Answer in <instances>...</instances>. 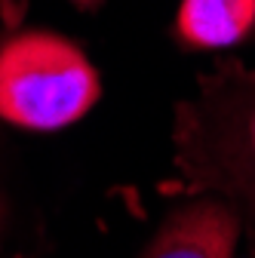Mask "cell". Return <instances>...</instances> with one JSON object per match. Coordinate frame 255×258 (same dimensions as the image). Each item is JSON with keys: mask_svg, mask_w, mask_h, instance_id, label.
Here are the masks:
<instances>
[{"mask_svg": "<svg viewBox=\"0 0 255 258\" xmlns=\"http://www.w3.org/2000/svg\"><path fill=\"white\" fill-rule=\"evenodd\" d=\"M255 28V0H181L178 37L197 49H225Z\"/></svg>", "mask_w": 255, "mask_h": 258, "instance_id": "obj_4", "label": "cell"}, {"mask_svg": "<svg viewBox=\"0 0 255 258\" xmlns=\"http://www.w3.org/2000/svg\"><path fill=\"white\" fill-rule=\"evenodd\" d=\"M184 178L228 203L255 255V68L225 61L175 117Z\"/></svg>", "mask_w": 255, "mask_h": 258, "instance_id": "obj_1", "label": "cell"}, {"mask_svg": "<svg viewBox=\"0 0 255 258\" xmlns=\"http://www.w3.org/2000/svg\"><path fill=\"white\" fill-rule=\"evenodd\" d=\"M0 224H4V203H0Z\"/></svg>", "mask_w": 255, "mask_h": 258, "instance_id": "obj_6", "label": "cell"}, {"mask_svg": "<svg viewBox=\"0 0 255 258\" xmlns=\"http://www.w3.org/2000/svg\"><path fill=\"white\" fill-rule=\"evenodd\" d=\"M74 4H77V7H83V10H92V7H99L102 0H74Z\"/></svg>", "mask_w": 255, "mask_h": 258, "instance_id": "obj_5", "label": "cell"}, {"mask_svg": "<svg viewBox=\"0 0 255 258\" xmlns=\"http://www.w3.org/2000/svg\"><path fill=\"white\" fill-rule=\"evenodd\" d=\"M240 218L228 203L200 197L166 215L142 258H237Z\"/></svg>", "mask_w": 255, "mask_h": 258, "instance_id": "obj_3", "label": "cell"}, {"mask_svg": "<svg viewBox=\"0 0 255 258\" xmlns=\"http://www.w3.org/2000/svg\"><path fill=\"white\" fill-rule=\"evenodd\" d=\"M99 102V74L52 31H25L0 46V117L22 129H61Z\"/></svg>", "mask_w": 255, "mask_h": 258, "instance_id": "obj_2", "label": "cell"}]
</instances>
